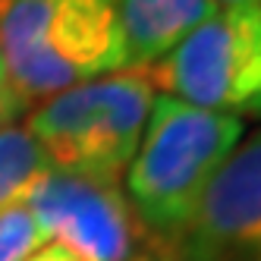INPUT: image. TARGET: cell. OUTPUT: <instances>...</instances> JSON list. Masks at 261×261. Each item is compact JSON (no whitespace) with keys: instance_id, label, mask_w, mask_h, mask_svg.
I'll list each match as a JSON object with an SVG mask.
<instances>
[{"instance_id":"6da1fadb","label":"cell","mask_w":261,"mask_h":261,"mask_svg":"<svg viewBox=\"0 0 261 261\" xmlns=\"http://www.w3.org/2000/svg\"><path fill=\"white\" fill-rule=\"evenodd\" d=\"M242 139L246 120L167 95L154 98L139 151L123 173V192L161 249L179 246L208 186Z\"/></svg>"},{"instance_id":"7a4b0ae2","label":"cell","mask_w":261,"mask_h":261,"mask_svg":"<svg viewBox=\"0 0 261 261\" xmlns=\"http://www.w3.org/2000/svg\"><path fill=\"white\" fill-rule=\"evenodd\" d=\"M0 63L29 110L126 69L110 0H0Z\"/></svg>"},{"instance_id":"3957f363","label":"cell","mask_w":261,"mask_h":261,"mask_svg":"<svg viewBox=\"0 0 261 261\" xmlns=\"http://www.w3.org/2000/svg\"><path fill=\"white\" fill-rule=\"evenodd\" d=\"M154 98L148 69L126 66L38 104L25 129L57 173L123 182Z\"/></svg>"},{"instance_id":"277c9868","label":"cell","mask_w":261,"mask_h":261,"mask_svg":"<svg viewBox=\"0 0 261 261\" xmlns=\"http://www.w3.org/2000/svg\"><path fill=\"white\" fill-rule=\"evenodd\" d=\"M154 91L201 110L261 117V4L217 10L164 60L148 66Z\"/></svg>"},{"instance_id":"5b68a950","label":"cell","mask_w":261,"mask_h":261,"mask_svg":"<svg viewBox=\"0 0 261 261\" xmlns=\"http://www.w3.org/2000/svg\"><path fill=\"white\" fill-rule=\"evenodd\" d=\"M25 204L41 220L50 242H60L85 261H133L148 249H161L139 223L120 182L54 170Z\"/></svg>"},{"instance_id":"8992f818","label":"cell","mask_w":261,"mask_h":261,"mask_svg":"<svg viewBox=\"0 0 261 261\" xmlns=\"http://www.w3.org/2000/svg\"><path fill=\"white\" fill-rule=\"evenodd\" d=\"M179 261H261V129L217 170L186 236Z\"/></svg>"},{"instance_id":"52a82bcc","label":"cell","mask_w":261,"mask_h":261,"mask_svg":"<svg viewBox=\"0 0 261 261\" xmlns=\"http://www.w3.org/2000/svg\"><path fill=\"white\" fill-rule=\"evenodd\" d=\"M126 66L148 69L220 10L217 0H110Z\"/></svg>"},{"instance_id":"ba28073f","label":"cell","mask_w":261,"mask_h":261,"mask_svg":"<svg viewBox=\"0 0 261 261\" xmlns=\"http://www.w3.org/2000/svg\"><path fill=\"white\" fill-rule=\"evenodd\" d=\"M50 173L54 167L47 154L25 126L10 123L0 129V211L25 204Z\"/></svg>"},{"instance_id":"9c48e42d","label":"cell","mask_w":261,"mask_h":261,"mask_svg":"<svg viewBox=\"0 0 261 261\" xmlns=\"http://www.w3.org/2000/svg\"><path fill=\"white\" fill-rule=\"evenodd\" d=\"M47 242L50 236L29 204L0 211V261H25Z\"/></svg>"},{"instance_id":"30bf717a","label":"cell","mask_w":261,"mask_h":261,"mask_svg":"<svg viewBox=\"0 0 261 261\" xmlns=\"http://www.w3.org/2000/svg\"><path fill=\"white\" fill-rule=\"evenodd\" d=\"M22 114H25V107H22L19 98H16V91L10 88L7 72H4V63H0V129L10 126V123H16Z\"/></svg>"},{"instance_id":"8fae6325","label":"cell","mask_w":261,"mask_h":261,"mask_svg":"<svg viewBox=\"0 0 261 261\" xmlns=\"http://www.w3.org/2000/svg\"><path fill=\"white\" fill-rule=\"evenodd\" d=\"M25 261H85L79 258L76 252H69L66 246H60V242H47V246H41L35 255H29Z\"/></svg>"},{"instance_id":"7c38bea8","label":"cell","mask_w":261,"mask_h":261,"mask_svg":"<svg viewBox=\"0 0 261 261\" xmlns=\"http://www.w3.org/2000/svg\"><path fill=\"white\" fill-rule=\"evenodd\" d=\"M133 261H179V258L173 252H167V249H148V252L136 255Z\"/></svg>"},{"instance_id":"4fadbf2b","label":"cell","mask_w":261,"mask_h":261,"mask_svg":"<svg viewBox=\"0 0 261 261\" xmlns=\"http://www.w3.org/2000/svg\"><path fill=\"white\" fill-rule=\"evenodd\" d=\"M261 0H217V7L223 10H239V7H258Z\"/></svg>"}]
</instances>
